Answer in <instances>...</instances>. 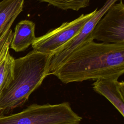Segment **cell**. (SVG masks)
I'll use <instances>...</instances> for the list:
<instances>
[{"label": "cell", "mask_w": 124, "mask_h": 124, "mask_svg": "<svg viewBox=\"0 0 124 124\" xmlns=\"http://www.w3.org/2000/svg\"><path fill=\"white\" fill-rule=\"evenodd\" d=\"M124 73V44L88 41L72 52L52 75L67 84L106 78Z\"/></svg>", "instance_id": "cell-1"}, {"label": "cell", "mask_w": 124, "mask_h": 124, "mask_svg": "<svg viewBox=\"0 0 124 124\" xmlns=\"http://www.w3.org/2000/svg\"><path fill=\"white\" fill-rule=\"evenodd\" d=\"M51 54L32 50L15 59L13 78L0 97V112L7 113L23 106L47 75Z\"/></svg>", "instance_id": "cell-2"}, {"label": "cell", "mask_w": 124, "mask_h": 124, "mask_svg": "<svg viewBox=\"0 0 124 124\" xmlns=\"http://www.w3.org/2000/svg\"><path fill=\"white\" fill-rule=\"evenodd\" d=\"M82 117L67 102L39 105L33 103L22 111L0 115V124H80Z\"/></svg>", "instance_id": "cell-3"}, {"label": "cell", "mask_w": 124, "mask_h": 124, "mask_svg": "<svg viewBox=\"0 0 124 124\" xmlns=\"http://www.w3.org/2000/svg\"><path fill=\"white\" fill-rule=\"evenodd\" d=\"M97 10L95 9L88 14H82L74 20L64 22L44 35L36 37L31 45L33 50L43 53L53 54L80 31L84 24Z\"/></svg>", "instance_id": "cell-4"}, {"label": "cell", "mask_w": 124, "mask_h": 124, "mask_svg": "<svg viewBox=\"0 0 124 124\" xmlns=\"http://www.w3.org/2000/svg\"><path fill=\"white\" fill-rule=\"evenodd\" d=\"M118 0H107L103 6L99 10H97L95 13L84 24L80 31L74 37L51 55L48 68V76L53 75L75 49L84 43L93 40L92 32L96 24L110 7Z\"/></svg>", "instance_id": "cell-5"}, {"label": "cell", "mask_w": 124, "mask_h": 124, "mask_svg": "<svg viewBox=\"0 0 124 124\" xmlns=\"http://www.w3.org/2000/svg\"><path fill=\"white\" fill-rule=\"evenodd\" d=\"M116 3L96 24L92 32L93 40L105 43L124 44V4L122 0Z\"/></svg>", "instance_id": "cell-6"}, {"label": "cell", "mask_w": 124, "mask_h": 124, "mask_svg": "<svg viewBox=\"0 0 124 124\" xmlns=\"http://www.w3.org/2000/svg\"><path fill=\"white\" fill-rule=\"evenodd\" d=\"M96 93L104 96L124 116V82L117 79L98 78L92 84Z\"/></svg>", "instance_id": "cell-7"}, {"label": "cell", "mask_w": 124, "mask_h": 124, "mask_svg": "<svg viewBox=\"0 0 124 124\" xmlns=\"http://www.w3.org/2000/svg\"><path fill=\"white\" fill-rule=\"evenodd\" d=\"M35 27V23L31 21H20L16 26L10 48L18 52L24 51L31 45L36 38Z\"/></svg>", "instance_id": "cell-8"}, {"label": "cell", "mask_w": 124, "mask_h": 124, "mask_svg": "<svg viewBox=\"0 0 124 124\" xmlns=\"http://www.w3.org/2000/svg\"><path fill=\"white\" fill-rule=\"evenodd\" d=\"M24 0H2L0 1V37L10 29L22 11Z\"/></svg>", "instance_id": "cell-9"}, {"label": "cell", "mask_w": 124, "mask_h": 124, "mask_svg": "<svg viewBox=\"0 0 124 124\" xmlns=\"http://www.w3.org/2000/svg\"><path fill=\"white\" fill-rule=\"evenodd\" d=\"M15 59L9 52L0 63V97L13 78Z\"/></svg>", "instance_id": "cell-10"}, {"label": "cell", "mask_w": 124, "mask_h": 124, "mask_svg": "<svg viewBox=\"0 0 124 124\" xmlns=\"http://www.w3.org/2000/svg\"><path fill=\"white\" fill-rule=\"evenodd\" d=\"M62 10L78 11L89 5L90 0H38Z\"/></svg>", "instance_id": "cell-11"}, {"label": "cell", "mask_w": 124, "mask_h": 124, "mask_svg": "<svg viewBox=\"0 0 124 124\" xmlns=\"http://www.w3.org/2000/svg\"><path fill=\"white\" fill-rule=\"evenodd\" d=\"M13 36V32L12 30L10 29L0 37V63L10 52V44Z\"/></svg>", "instance_id": "cell-12"}]
</instances>
